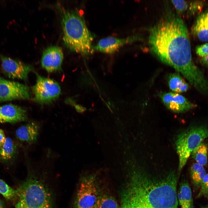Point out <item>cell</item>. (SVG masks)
I'll return each mask as SVG.
<instances>
[{
  "instance_id": "6da1fadb",
  "label": "cell",
  "mask_w": 208,
  "mask_h": 208,
  "mask_svg": "<svg viewBox=\"0 0 208 208\" xmlns=\"http://www.w3.org/2000/svg\"><path fill=\"white\" fill-rule=\"evenodd\" d=\"M148 44L157 58L182 74L197 90L207 85L208 79L192 60L188 31L181 18L170 15L162 19L151 29Z\"/></svg>"
},
{
  "instance_id": "7a4b0ae2",
  "label": "cell",
  "mask_w": 208,
  "mask_h": 208,
  "mask_svg": "<svg viewBox=\"0 0 208 208\" xmlns=\"http://www.w3.org/2000/svg\"><path fill=\"white\" fill-rule=\"evenodd\" d=\"M177 180L173 172L157 177L136 170L123 191L119 208H178Z\"/></svg>"
},
{
  "instance_id": "3957f363",
  "label": "cell",
  "mask_w": 208,
  "mask_h": 208,
  "mask_svg": "<svg viewBox=\"0 0 208 208\" xmlns=\"http://www.w3.org/2000/svg\"><path fill=\"white\" fill-rule=\"evenodd\" d=\"M61 24L64 42L71 51L87 56L94 51V37L88 29L83 17L78 11L62 10Z\"/></svg>"
},
{
  "instance_id": "277c9868",
  "label": "cell",
  "mask_w": 208,
  "mask_h": 208,
  "mask_svg": "<svg viewBox=\"0 0 208 208\" xmlns=\"http://www.w3.org/2000/svg\"><path fill=\"white\" fill-rule=\"evenodd\" d=\"M16 190L18 199L15 208H52L51 194L40 181L29 178Z\"/></svg>"
},
{
  "instance_id": "5b68a950",
  "label": "cell",
  "mask_w": 208,
  "mask_h": 208,
  "mask_svg": "<svg viewBox=\"0 0 208 208\" xmlns=\"http://www.w3.org/2000/svg\"><path fill=\"white\" fill-rule=\"evenodd\" d=\"M208 138V125H195L179 133L176 141L179 158L178 171L181 172L193 151L205 139Z\"/></svg>"
},
{
  "instance_id": "8992f818",
  "label": "cell",
  "mask_w": 208,
  "mask_h": 208,
  "mask_svg": "<svg viewBox=\"0 0 208 208\" xmlns=\"http://www.w3.org/2000/svg\"><path fill=\"white\" fill-rule=\"evenodd\" d=\"M36 74V82L32 87L34 94L33 100L41 105L50 104L59 97L61 93L60 85L53 79Z\"/></svg>"
},
{
  "instance_id": "52a82bcc",
  "label": "cell",
  "mask_w": 208,
  "mask_h": 208,
  "mask_svg": "<svg viewBox=\"0 0 208 208\" xmlns=\"http://www.w3.org/2000/svg\"><path fill=\"white\" fill-rule=\"evenodd\" d=\"M32 93L27 86L0 77V102L16 100H29Z\"/></svg>"
},
{
  "instance_id": "ba28073f",
  "label": "cell",
  "mask_w": 208,
  "mask_h": 208,
  "mask_svg": "<svg viewBox=\"0 0 208 208\" xmlns=\"http://www.w3.org/2000/svg\"><path fill=\"white\" fill-rule=\"evenodd\" d=\"M1 67L3 73L8 77L27 81L32 67L18 60L0 54Z\"/></svg>"
},
{
  "instance_id": "9c48e42d",
  "label": "cell",
  "mask_w": 208,
  "mask_h": 208,
  "mask_svg": "<svg viewBox=\"0 0 208 208\" xmlns=\"http://www.w3.org/2000/svg\"><path fill=\"white\" fill-rule=\"evenodd\" d=\"M94 178H84L81 181L77 194V208H90L98 198Z\"/></svg>"
},
{
  "instance_id": "30bf717a",
  "label": "cell",
  "mask_w": 208,
  "mask_h": 208,
  "mask_svg": "<svg viewBox=\"0 0 208 208\" xmlns=\"http://www.w3.org/2000/svg\"><path fill=\"white\" fill-rule=\"evenodd\" d=\"M64 58L62 49L57 46L48 47L43 51L41 60L42 67L48 73L60 71Z\"/></svg>"
},
{
  "instance_id": "8fae6325",
  "label": "cell",
  "mask_w": 208,
  "mask_h": 208,
  "mask_svg": "<svg viewBox=\"0 0 208 208\" xmlns=\"http://www.w3.org/2000/svg\"><path fill=\"white\" fill-rule=\"evenodd\" d=\"M160 97L167 108L175 112H185L196 106L185 97L177 93H164L160 94Z\"/></svg>"
},
{
  "instance_id": "7c38bea8",
  "label": "cell",
  "mask_w": 208,
  "mask_h": 208,
  "mask_svg": "<svg viewBox=\"0 0 208 208\" xmlns=\"http://www.w3.org/2000/svg\"><path fill=\"white\" fill-rule=\"evenodd\" d=\"M140 39V37L136 35L122 38L109 36L99 40L96 44L93 46V49L104 53L112 54L124 45Z\"/></svg>"
},
{
  "instance_id": "4fadbf2b",
  "label": "cell",
  "mask_w": 208,
  "mask_h": 208,
  "mask_svg": "<svg viewBox=\"0 0 208 208\" xmlns=\"http://www.w3.org/2000/svg\"><path fill=\"white\" fill-rule=\"evenodd\" d=\"M27 119L26 111L20 106L11 104L0 106V123H15Z\"/></svg>"
},
{
  "instance_id": "5bb4252c",
  "label": "cell",
  "mask_w": 208,
  "mask_h": 208,
  "mask_svg": "<svg viewBox=\"0 0 208 208\" xmlns=\"http://www.w3.org/2000/svg\"><path fill=\"white\" fill-rule=\"evenodd\" d=\"M40 128L39 125L37 123L31 122L18 128L16 131V135L21 141L33 143L37 140Z\"/></svg>"
},
{
  "instance_id": "9a60e30c",
  "label": "cell",
  "mask_w": 208,
  "mask_h": 208,
  "mask_svg": "<svg viewBox=\"0 0 208 208\" xmlns=\"http://www.w3.org/2000/svg\"><path fill=\"white\" fill-rule=\"evenodd\" d=\"M177 197L181 208H194L192 191L187 180L184 179L181 183Z\"/></svg>"
},
{
  "instance_id": "2e32d148",
  "label": "cell",
  "mask_w": 208,
  "mask_h": 208,
  "mask_svg": "<svg viewBox=\"0 0 208 208\" xmlns=\"http://www.w3.org/2000/svg\"><path fill=\"white\" fill-rule=\"evenodd\" d=\"M168 83L170 88L176 92H183L189 89L188 84L178 74H170L168 78Z\"/></svg>"
},
{
  "instance_id": "e0dca14e",
  "label": "cell",
  "mask_w": 208,
  "mask_h": 208,
  "mask_svg": "<svg viewBox=\"0 0 208 208\" xmlns=\"http://www.w3.org/2000/svg\"><path fill=\"white\" fill-rule=\"evenodd\" d=\"M190 171L194 189L197 190L200 186L202 180L206 174V171L203 166L196 163L192 165Z\"/></svg>"
},
{
  "instance_id": "ac0fdd59",
  "label": "cell",
  "mask_w": 208,
  "mask_h": 208,
  "mask_svg": "<svg viewBox=\"0 0 208 208\" xmlns=\"http://www.w3.org/2000/svg\"><path fill=\"white\" fill-rule=\"evenodd\" d=\"M16 148L12 139L6 138L3 145L0 149V160L5 161L11 159L16 153Z\"/></svg>"
},
{
  "instance_id": "d6986e66",
  "label": "cell",
  "mask_w": 208,
  "mask_h": 208,
  "mask_svg": "<svg viewBox=\"0 0 208 208\" xmlns=\"http://www.w3.org/2000/svg\"><path fill=\"white\" fill-rule=\"evenodd\" d=\"M192 32L193 35L200 40L208 41V26L199 16L193 26Z\"/></svg>"
},
{
  "instance_id": "ffe728a7",
  "label": "cell",
  "mask_w": 208,
  "mask_h": 208,
  "mask_svg": "<svg viewBox=\"0 0 208 208\" xmlns=\"http://www.w3.org/2000/svg\"><path fill=\"white\" fill-rule=\"evenodd\" d=\"M191 155L196 163L202 166L206 165L207 162V147L201 143L192 152Z\"/></svg>"
},
{
  "instance_id": "44dd1931",
  "label": "cell",
  "mask_w": 208,
  "mask_h": 208,
  "mask_svg": "<svg viewBox=\"0 0 208 208\" xmlns=\"http://www.w3.org/2000/svg\"><path fill=\"white\" fill-rule=\"evenodd\" d=\"M90 208H118V206L113 197L105 195L98 198L94 204Z\"/></svg>"
},
{
  "instance_id": "7402d4cb",
  "label": "cell",
  "mask_w": 208,
  "mask_h": 208,
  "mask_svg": "<svg viewBox=\"0 0 208 208\" xmlns=\"http://www.w3.org/2000/svg\"><path fill=\"white\" fill-rule=\"evenodd\" d=\"M0 193L8 199H11L17 196V191L0 179Z\"/></svg>"
},
{
  "instance_id": "603a6c76",
  "label": "cell",
  "mask_w": 208,
  "mask_h": 208,
  "mask_svg": "<svg viewBox=\"0 0 208 208\" xmlns=\"http://www.w3.org/2000/svg\"><path fill=\"white\" fill-rule=\"evenodd\" d=\"M200 187V190L196 198H198L203 196L208 198V173L203 179Z\"/></svg>"
},
{
  "instance_id": "cb8c5ba5",
  "label": "cell",
  "mask_w": 208,
  "mask_h": 208,
  "mask_svg": "<svg viewBox=\"0 0 208 208\" xmlns=\"http://www.w3.org/2000/svg\"><path fill=\"white\" fill-rule=\"evenodd\" d=\"M172 3L178 13H182L185 11L188 7L187 3L184 0H172Z\"/></svg>"
},
{
  "instance_id": "d4e9b609",
  "label": "cell",
  "mask_w": 208,
  "mask_h": 208,
  "mask_svg": "<svg viewBox=\"0 0 208 208\" xmlns=\"http://www.w3.org/2000/svg\"><path fill=\"white\" fill-rule=\"evenodd\" d=\"M196 51V54L201 58L208 55V43L197 46Z\"/></svg>"
},
{
  "instance_id": "484cf974",
  "label": "cell",
  "mask_w": 208,
  "mask_h": 208,
  "mask_svg": "<svg viewBox=\"0 0 208 208\" xmlns=\"http://www.w3.org/2000/svg\"><path fill=\"white\" fill-rule=\"evenodd\" d=\"M190 12L195 13L199 10L202 7L203 5L200 2H193L191 3L190 4Z\"/></svg>"
},
{
  "instance_id": "4316f807",
  "label": "cell",
  "mask_w": 208,
  "mask_h": 208,
  "mask_svg": "<svg viewBox=\"0 0 208 208\" xmlns=\"http://www.w3.org/2000/svg\"><path fill=\"white\" fill-rule=\"evenodd\" d=\"M199 16L203 21L208 26V9L201 13L199 15Z\"/></svg>"
},
{
  "instance_id": "83f0119b",
  "label": "cell",
  "mask_w": 208,
  "mask_h": 208,
  "mask_svg": "<svg viewBox=\"0 0 208 208\" xmlns=\"http://www.w3.org/2000/svg\"><path fill=\"white\" fill-rule=\"evenodd\" d=\"M5 138L4 131L0 129V149L3 145Z\"/></svg>"
},
{
  "instance_id": "f1b7e54d",
  "label": "cell",
  "mask_w": 208,
  "mask_h": 208,
  "mask_svg": "<svg viewBox=\"0 0 208 208\" xmlns=\"http://www.w3.org/2000/svg\"><path fill=\"white\" fill-rule=\"evenodd\" d=\"M75 108L77 112L80 113H83L86 110V108L79 105H75Z\"/></svg>"
},
{
  "instance_id": "f546056e",
  "label": "cell",
  "mask_w": 208,
  "mask_h": 208,
  "mask_svg": "<svg viewBox=\"0 0 208 208\" xmlns=\"http://www.w3.org/2000/svg\"><path fill=\"white\" fill-rule=\"evenodd\" d=\"M200 62L204 66L208 68V55L202 57L200 60Z\"/></svg>"
},
{
  "instance_id": "4dcf8cb0",
  "label": "cell",
  "mask_w": 208,
  "mask_h": 208,
  "mask_svg": "<svg viewBox=\"0 0 208 208\" xmlns=\"http://www.w3.org/2000/svg\"><path fill=\"white\" fill-rule=\"evenodd\" d=\"M0 208H4L3 204L1 201L0 199Z\"/></svg>"
},
{
  "instance_id": "1f68e13d",
  "label": "cell",
  "mask_w": 208,
  "mask_h": 208,
  "mask_svg": "<svg viewBox=\"0 0 208 208\" xmlns=\"http://www.w3.org/2000/svg\"><path fill=\"white\" fill-rule=\"evenodd\" d=\"M201 208H208V206L203 207H202Z\"/></svg>"
}]
</instances>
